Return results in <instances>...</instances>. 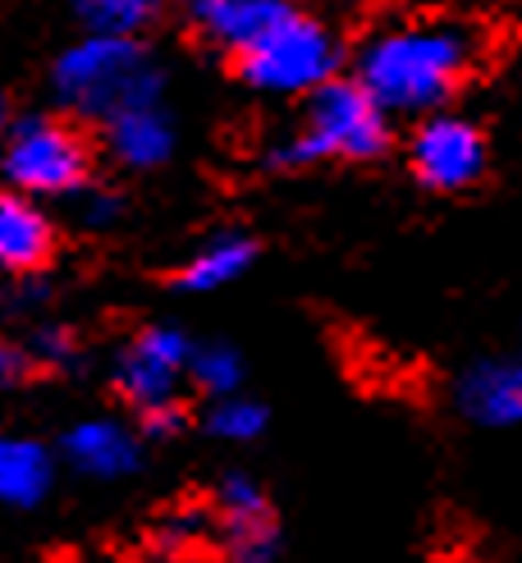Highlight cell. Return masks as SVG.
<instances>
[{"instance_id":"obj_1","label":"cell","mask_w":522,"mask_h":563,"mask_svg":"<svg viewBox=\"0 0 522 563\" xmlns=\"http://www.w3.org/2000/svg\"><path fill=\"white\" fill-rule=\"evenodd\" d=\"M486 37L454 14H412L376 27L353 51V82L385 115H435L481 65Z\"/></svg>"},{"instance_id":"obj_2","label":"cell","mask_w":522,"mask_h":563,"mask_svg":"<svg viewBox=\"0 0 522 563\" xmlns=\"http://www.w3.org/2000/svg\"><path fill=\"white\" fill-rule=\"evenodd\" d=\"M55 101L74 110L78 120H97L101 129L129 110L160 106L165 97V69L147 55L137 37H105L82 33L65 55H55L51 69Z\"/></svg>"},{"instance_id":"obj_3","label":"cell","mask_w":522,"mask_h":563,"mask_svg":"<svg viewBox=\"0 0 522 563\" xmlns=\"http://www.w3.org/2000/svg\"><path fill=\"white\" fill-rule=\"evenodd\" d=\"M385 147H390V115L353 78H335L321 92L302 97L298 124L266 147V165L302 170L316 161H376Z\"/></svg>"},{"instance_id":"obj_4","label":"cell","mask_w":522,"mask_h":563,"mask_svg":"<svg viewBox=\"0 0 522 563\" xmlns=\"http://www.w3.org/2000/svg\"><path fill=\"white\" fill-rule=\"evenodd\" d=\"M344 60H348V46L340 37V27L293 5H285L257 33L253 46L234 55L238 78L270 97H312L325 82L340 78Z\"/></svg>"},{"instance_id":"obj_5","label":"cell","mask_w":522,"mask_h":563,"mask_svg":"<svg viewBox=\"0 0 522 563\" xmlns=\"http://www.w3.org/2000/svg\"><path fill=\"white\" fill-rule=\"evenodd\" d=\"M92 147L65 115H23L0 147V175L27 197H65L88 184Z\"/></svg>"},{"instance_id":"obj_6","label":"cell","mask_w":522,"mask_h":563,"mask_svg":"<svg viewBox=\"0 0 522 563\" xmlns=\"http://www.w3.org/2000/svg\"><path fill=\"white\" fill-rule=\"evenodd\" d=\"M408 161H412V175L426 188L463 192L486 175L490 152H486V133L477 129V120L454 115V110H435V115L418 120V129H412Z\"/></svg>"},{"instance_id":"obj_7","label":"cell","mask_w":522,"mask_h":563,"mask_svg":"<svg viewBox=\"0 0 522 563\" xmlns=\"http://www.w3.org/2000/svg\"><path fill=\"white\" fill-rule=\"evenodd\" d=\"M188 334L175 325H147L137 330L133 340L120 349L115 367H110V380L124 394L129 404H137V412L160 408V404H179V380L188 376V362H192Z\"/></svg>"},{"instance_id":"obj_8","label":"cell","mask_w":522,"mask_h":563,"mask_svg":"<svg viewBox=\"0 0 522 563\" xmlns=\"http://www.w3.org/2000/svg\"><path fill=\"white\" fill-rule=\"evenodd\" d=\"M215 509H220V537H225L230 563H270L275 559L280 531H275L266 490L253 482V476L230 472L225 482H220Z\"/></svg>"},{"instance_id":"obj_9","label":"cell","mask_w":522,"mask_h":563,"mask_svg":"<svg viewBox=\"0 0 522 563\" xmlns=\"http://www.w3.org/2000/svg\"><path fill=\"white\" fill-rule=\"evenodd\" d=\"M458 408L477 427H522V353L467 367L458 380Z\"/></svg>"},{"instance_id":"obj_10","label":"cell","mask_w":522,"mask_h":563,"mask_svg":"<svg viewBox=\"0 0 522 563\" xmlns=\"http://www.w3.org/2000/svg\"><path fill=\"white\" fill-rule=\"evenodd\" d=\"M55 230L46 211L19 188H0V271L5 275H33L51 262Z\"/></svg>"},{"instance_id":"obj_11","label":"cell","mask_w":522,"mask_h":563,"mask_svg":"<svg viewBox=\"0 0 522 563\" xmlns=\"http://www.w3.org/2000/svg\"><path fill=\"white\" fill-rule=\"evenodd\" d=\"M65 459L82 476L115 482V476H129L143 463V444H137V435L129 427H120L115 417H88L65 431Z\"/></svg>"},{"instance_id":"obj_12","label":"cell","mask_w":522,"mask_h":563,"mask_svg":"<svg viewBox=\"0 0 522 563\" xmlns=\"http://www.w3.org/2000/svg\"><path fill=\"white\" fill-rule=\"evenodd\" d=\"M105 147L129 170H156L175 156V120L165 106H143L105 124Z\"/></svg>"},{"instance_id":"obj_13","label":"cell","mask_w":522,"mask_h":563,"mask_svg":"<svg viewBox=\"0 0 522 563\" xmlns=\"http://www.w3.org/2000/svg\"><path fill=\"white\" fill-rule=\"evenodd\" d=\"M285 5H253V0H184V19L202 42L220 51H247L262 27L280 14Z\"/></svg>"},{"instance_id":"obj_14","label":"cell","mask_w":522,"mask_h":563,"mask_svg":"<svg viewBox=\"0 0 522 563\" xmlns=\"http://www.w3.org/2000/svg\"><path fill=\"white\" fill-rule=\"evenodd\" d=\"M51 454L27 435H0V509H33L51 490Z\"/></svg>"},{"instance_id":"obj_15","label":"cell","mask_w":522,"mask_h":563,"mask_svg":"<svg viewBox=\"0 0 522 563\" xmlns=\"http://www.w3.org/2000/svg\"><path fill=\"white\" fill-rule=\"evenodd\" d=\"M253 262H257V243L247 234H215L184 262L175 285L188 289V294H211V289L234 285L238 275H247Z\"/></svg>"},{"instance_id":"obj_16","label":"cell","mask_w":522,"mask_h":563,"mask_svg":"<svg viewBox=\"0 0 522 563\" xmlns=\"http://www.w3.org/2000/svg\"><path fill=\"white\" fill-rule=\"evenodd\" d=\"M165 0H74V14L88 33L105 37H137L147 23H156Z\"/></svg>"},{"instance_id":"obj_17","label":"cell","mask_w":522,"mask_h":563,"mask_svg":"<svg viewBox=\"0 0 522 563\" xmlns=\"http://www.w3.org/2000/svg\"><path fill=\"white\" fill-rule=\"evenodd\" d=\"M188 380L202 385L207 394H215V399H230V394H238V385H243V357L230 344H202V349H192Z\"/></svg>"},{"instance_id":"obj_18","label":"cell","mask_w":522,"mask_h":563,"mask_svg":"<svg viewBox=\"0 0 522 563\" xmlns=\"http://www.w3.org/2000/svg\"><path fill=\"white\" fill-rule=\"evenodd\" d=\"M207 431L215 440H230V444H247L266 431V408L247 394H230V399H215L207 412Z\"/></svg>"},{"instance_id":"obj_19","label":"cell","mask_w":522,"mask_h":563,"mask_svg":"<svg viewBox=\"0 0 522 563\" xmlns=\"http://www.w3.org/2000/svg\"><path fill=\"white\" fill-rule=\"evenodd\" d=\"M74 353H78V349H74V334L60 330V325H42V330L33 334V344H27V357L46 362V367H69Z\"/></svg>"},{"instance_id":"obj_20","label":"cell","mask_w":522,"mask_h":563,"mask_svg":"<svg viewBox=\"0 0 522 563\" xmlns=\"http://www.w3.org/2000/svg\"><path fill=\"white\" fill-rule=\"evenodd\" d=\"M120 211H124V202H120L115 192H105V188H92L88 197H82V220L97 224V230H105V224H115V220H120Z\"/></svg>"},{"instance_id":"obj_21","label":"cell","mask_w":522,"mask_h":563,"mask_svg":"<svg viewBox=\"0 0 522 563\" xmlns=\"http://www.w3.org/2000/svg\"><path fill=\"white\" fill-rule=\"evenodd\" d=\"M184 431V404H160L143 412V435L165 440V435H179Z\"/></svg>"},{"instance_id":"obj_22","label":"cell","mask_w":522,"mask_h":563,"mask_svg":"<svg viewBox=\"0 0 522 563\" xmlns=\"http://www.w3.org/2000/svg\"><path fill=\"white\" fill-rule=\"evenodd\" d=\"M23 372H27V353H23V349H14L10 340H0V389L14 385Z\"/></svg>"},{"instance_id":"obj_23","label":"cell","mask_w":522,"mask_h":563,"mask_svg":"<svg viewBox=\"0 0 522 563\" xmlns=\"http://www.w3.org/2000/svg\"><path fill=\"white\" fill-rule=\"evenodd\" d=\"M5 133H10V115H5V97H0V147H5Z\"/></svg>"},{"instance_id":"obj_24","label":"cell","mask_w":522,"mask_h":563,"mask_svg":"<svg viewBox=\"0 0 522 563\" xmlns=\"http://www.w3.org/2000/svg\"><path fill=\"white\" fill-rule=\"evenodd\" d=\"M253 5H289V0H253Z\"/></svg>"}]
</instances>
